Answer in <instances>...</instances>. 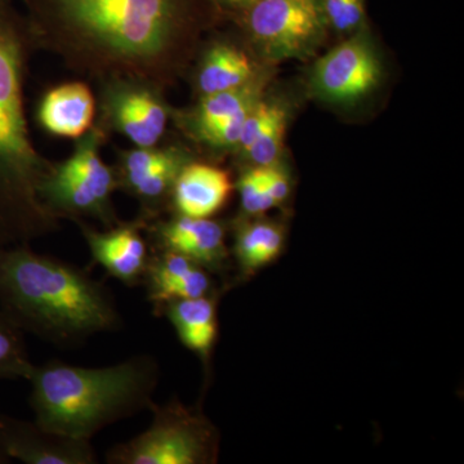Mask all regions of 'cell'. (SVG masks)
Instances as JSON below:
<instances>
[{
  "label": "cell",
  "instance_id": "obj_1",
  "mask_svg": "<svg viewBox=\"0 0 464 464\" xmlns=\"http://www.w3.org/2000/svg\"><path fill=\"white\" fill-rule=\"evenodd\" d=\"M36 51L102 83L164 88L188 65L215 0H24Z\"/></svg>",
  "mask_w": 464,
  "mask_h": 464
},
{
  "label": "cell",
  "instance_id": "obj_2",
  "mask_svg": "<svg viewBox=\"0 0 464 464\" xmlns=\"http://www.w3.org/2000/svg\"><path fill=\"white\" fill-rule=\"evenodd\" d=\"M36 52L25 14L0 0V246L30 244L61 228L39 197L53 169L33 142L25 85Z\"/></svg>",
  "mask_w": 464,
  "mask_h": 464
},
{
  "label": "cell",
  "instance_id": "obj_3",
  "mask_svg": "<svg viewBox=\"0 0 464 464\" xmlns=\"http://www.w3.org/2000/svg\"><path fill=\"white\" fill-rule=\"evenodd\" d=\"M0 311L24 333L63 348L123 326L105 285L30 244L0 246Z\"/></svg>",
  "mask_w": 464,
  "mask_h": 464
},
{
  "label": "cell",
  "instance_id": "obj_4",
  "mask_svg": "<svg viewBox=\"0 0 464 464\" xmlns=\"http://www.w3.org/2000/svg\"><path fill=\"white\" fill-rule=\"evenodd\" d=\"M35 422L70 438L91 440L101 430L149 409L159 383V365L139 355L105 368L52 360L35 366L29 380Z\"/></svg>",
  "mask_w": 464,
  "mask_h": 464
},
{
  "label": "cell",
  "instance_id": "obj_5",
  "mask_svg": "<svg viewBox=\"0 0 464 464\" xmlns=\"http://www.w3.org/2000/svg\"><path fill=\"white\" fill-rule=\"evenodd\" d=\"M110 133L96 121L81 139L66 160L54 163L50 176L39 188L44 206L63 221L96 219L105 228L121 224L112 195L119 190L115 168L101 157V148L108 142Z\"/></svg>",
  "mask_w": 464,
  "mask_h": 464
},
{
  "label": "cell",
  "instance_id": "obj_6",
  "mask_svg": "<svg viewBox=\"0 0 464 464\" xmlns=\"http://www.w3.org/2000/svg\"><path fill=\"white\" fill-rule=\"evenodd\" d=\"M149 411L151 423L145 431L110 448L109 464H207L215 463L218 435L213 424L197 409L181 402L158 405Z\"/></svg>",
  "mask_w": 464,
  "mask_h": 464
},
{
  "label": "cell",
  "instance_id": "obj_7",
  "mask_svg": "<svg viewBox=\"0 0 464 464\" xmlns=\"http://www.w3.org/2000/svg\"><path fill=\"white\" fill-rule=\"evenodd\" d=\"M239 14L252 41L275 61L310 57L329 27L320 0H259Z\"/></svg>",
  "mask_w": 464,
  "mask_h": 464
},
{
  "label": "cell",
  "instance_id": "obj_8",
  "mask_svg": "<svg viewBox=\"0 0 464 464\" xmlns=\"http://www.w3.org/2000/svg\"><path fill=\"white\" fill-rule=\"evenodd\" d=\"M100 85L96 121L105 130L121 134L134 148L160 145L173 115L164 90L134 79H110Z\"/></svg>",
  "mask_w": 464,
  "mask_h": 464
},
{
  "label": "cell",
  "instance_id": "obj_9",
  "mask_svg": "<svg viewBox=\"0 0 464 464\" xmlns=\"http://www.w3.org/2000/svg\"><path fill=\"white\" fill-rule=\"evenodd\" d=\"M382 78L381 58L364 30H359L317 61L311 88L325 102L351 105L373 93Z\"/></svg>",
  "mask_w": 464,
  "mask_h": 464
},
{
  "label": "cell",
  "instance_id": "obj_10",
  "mask_svg": "<svg viewBox=\"0 0 464 464\" xmlns=\"http://www.w3.org/2000/svg\"><path fill=\"white\" fill-rule=\"evenodd\" d=\"M0 450L26 464L99 463L91 440L70 438L36 422L0 415Z\"/></svg>",
  "mask_w": 464,
  "mask_h": 464
},
{
  "label": "cell",
  "instance_id": "obj_11",
  "mask_svg": "<svg viewBox=\"0 0 464 464\" xmlns=\"http://www.w3.org/2000/svg\"><path fill=\"white\" fill-rule=\"evenodd\" d=\"M92 259L108 273L127 286L141 285L150 261L148 240L143 237L148 222L142 218L123 222L105 228L94 230L84 221H78Z\"/></svg>",
  "mask_w": 464,
  "mask_h": 464
},
{
  "label": "cell",
  "instance_id": "obj_12",
  "mask_svg": "<svg viewBox=\"0 0 464 464\" xmlns=\"http://www.w3.org/2000/svg\"><path fill=\"white\" fill-rule=\"evenodd\" d=\"M145 231L155 250L179 253L206 270H218L227 258L225 227L210 218L177 215L169 221L148 222Z\"/></svg>",
  "mask_w": 464,
  "mask_h": 464
},
{
  "label": "cell",
  "instance_id": "obj_13",
  "mask_svg": "<svg viewBox=\"0 0 464 464\" xmlns=\"http://www.w3.org/2000/svg\"><path fill=\"white\" fill-rule=\"evenodd\" d=\"M96 119L97 99L90 85L82 81L50 88L36 109V121L43 130L61 139H81L93 127Z\"/></svg>",
  "mask_w": 464,
  "mask_h": 464
},
{
  "label": "cell",
  "instance_id": "obj_14",
  "mask_svg": "<svg viewBox=\"0 0 464 464\" xmlns=\"http://www.w3.org/2000/svg\"><path fill=\"white\" fill-rule=\"evenodd\" d=\"M150 304L159 314L168 302L209 295L212 290L208 270L190 258L168 250L150 256L143 283Z\"/></svg>",
  "mask_w": 464,
  "mask_h": 464
},
{
  "label": "cell",
  "instance_id": "obj_15",
  "mask_svg": "<svg viewBox=\"0 0 464 464\" xmlns=\"http://www.w3.org/2000/svg\"><path fill=\"white\" fill-rule=\"evenodd\" d=\"M232 188L227 170L190 160L177 176L170 201L177 215L212 218L230 199Z\"/></svg>",
  "mask_w": 464,
  "mask_h": 464
},
{
  "label": "cell",
  "instance_id": "obj_16",
  "mask_svg": "<svg viewBox=\"0 0 464 464\" xmlns=\"http://www.w3.org/2000/svg\"><path fill=\"white\" fill-rule=\"evenodd\" d=\"M261 74L255 61L237 45L217 41L208 47L195 72L199 97L235 90Z\"/></svg>",
  "mask_w": 464,
  "mask_h": 464
},
{
  "label": "cell",
  "instance_id": "obj_17",
  "mask_svg": "<svg viewBox=\"0 0 464 464\" xmlns=\"http://www.w3.org/2000/svg\"><path fill=\"white\" fill-rule=\"evenodd\" d=\"M266 84L267 79L266 74L261 72L257 78L243 87L200 97L194 109L185 112H173L172 118L183 132L191 140H195L213 125L252 108L264 97Z\"/></svg>",
  "mask_w": 464,
  "mask_h": 464
},
{
  "label": "cell",
  "instance_id": "obj_18",
  "mask_svg": "<svg viewBox=\"0 0 464 464\" xmlns=\"http://www.w3.org/2000/svg\"><path fill=\"white\" fill-rule=\"evenodd\" d=\"M166 314L183 346L209 359L215 346L218 323L216 301L209 295L168 302L159 314Z\"/></svg>",
  "mask_w": 464,
  "mask_h": 464
},
{
  "label": "cell",
  "instance_id": "obj_19",
  "mask_svg": "<svg viewBox=\"0 0 464 464\" xmlns=\"http://www.w3.org/2000/svg\"><path fill=\"white\" fill-rule=\"evenodd\" d=\"M283 246V228L271 222H248L237 228L235 256L244 273H255L274 262Z\"/></svg>",
  "mask_w": 464,
  "mask_h": 464
},
{
  "label": "cell",
  "instance_id": "obj_20",
  "mask_svg": "<svg viewBox=\"0 0 464 464\" xmlns=\"http://www.w3.org/2000/svg\"><path fill=\"white\" fill-rule=\"evenodd\" d=\"M34 368L24 332L0 311V380H29Z\"/></svg>",
  "mask_w": 464,
  "mask_h": 464
},
{
  "label": "cell",
  "instance_id": "obj_21",
  "mask_svg": "<svg viewBox=\"0 0 464 464\" xmlns=\"http://www.w3.org/2000/svg\"><path fill=\"white\" fill-rule=\"evenodd\" d=\"M288 125V111L283 103L275 101L273 112L256 141L241 157L253 167H267L277 164L282 154L284 136Z\"/></svg>",
  "mask_w": 464,
  "mask_h": 464
},
{
  "label": "cell",
  "instance_id": "obj_22",
  "mask_svg": "<svg viewBox=\"0 0 464 464\" xmlns=\"http://www.w3.org/2000/svg\"><path fill=\"white\" fill-rule=\"evenodd\" d=\"M329 27L340 33H356L365 21V0H320Z\"/></svg>",
  "mask_w": 464,
  "mask_h": 464
},
{
  "label": "cell",
  "instance_id": "obj_23",
  "mask_svg": "<svg viewBox=\"0 0 464 464\" xmlns=\"http://www.w3.org/2000/svg\"><path fill=\"white\" fill-rule=\"evenodd\" d=\"M241 208L249 216H259L275 207L259 167H252L241 174L237 181Z\"/></svg>",
  "mask_w": 464,
  "mask_h": 464
},
{
  "label": "cell",
  "instance_id": "obj_24",
  "mask_svg": "<svg viewBox=\"0 0 464 464\" xmlns=\"http://www.w3.org/2000/svg\"><path fill=\"white\" fill-rule=\"evenodd\" d=\"M259 169H261L262 179H264L266 188H267L275 206L284 203L290 192L288 176L284 173L282 168L277 167V164L259 167Z\"/></svg>",
  "mask_w": 464,
  "mask_h": 464
},
{
  "label": "cell",
  "instance_id": "obj_25",
  "mask_svg": "<svg viewBox=\"0 0 464 464\" xmlns=\"http://www.w3.org/2000/svg\"><path fill=\"white\" fill-rule=\"evenodd\" d=\"M259 0H215V5L219 11L231 12V14H240L246 11Z\"/></svg>",
  "mask_w": 464,
  "mask_h": 464
},
{
  "label": "cell",
  "instance_id": "obj_26",
  "mask_svg": "<svg viewBox=\"0 0 464 464\" xmlns=\"http://www.w3.org/2000/svg\"><path fill=\"white\" fill-rule=\"evenodd\" d=\"M11 462V459L2 450H0V464H5Z\"/></svg>",
  "mask_w": 464,
  "mask_h": 464
}]
</instances>
